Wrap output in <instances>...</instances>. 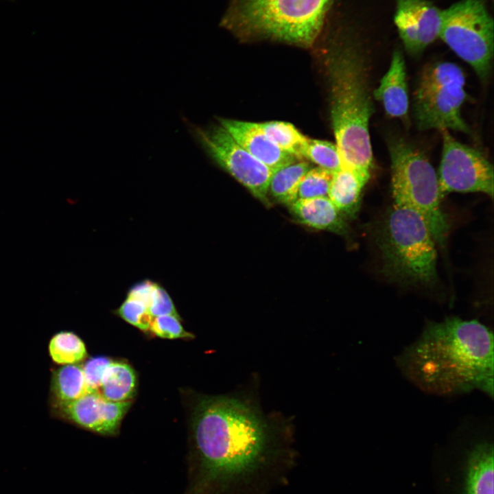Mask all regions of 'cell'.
Segmentation results:
<instances>
[{
	"instance_id": "cell-1",
	"label": "cell",
	"mask_w": 494,
	"mask_h": 494,
	"mask_svg": "<svg viewBox=\"0 0 494 494\" xmlns=\"http://www.w3.org/2000/svg\"><path fill=\"white\" fill-rule=\"evenodd\" d=\"M395 364L425 393L451 397L478 390L493 397V333L477 320L427 321Z\"/></svg>"
},
{
	"instance_id": "cell-2",
	"label": "cell",
	"mask_w": 494,
	"mask_h": 494,
	"mask_svg": "<svg viewBox=\"0 0 494 494\" xmlns=\"http://www.w3.org/2000/svg\"><path fill=\"white\" fill-rule=\"evenodd\" d=\"M268 434L264 419L246 401L228 396L202 397L192 415L184 494H212L252 471L266 452Z\"/></svg>"
},
{
	"instance_id": "cell-3",
	"label": "cell",
	"mask_w": 494,
	"mask_h": 494,
	"mask_svg": "<svg viewBox=\"0 0 494 494\" xmlns=\"http://www.w3.org/2000/svg\"><path fill=\"white\" fill-rule=\"evenodd\" d=\"M357 34L341 28L326 54L332 127L342 167L370 174L369 122L374 112L367 56Z\"/></svg>"
},
{
	"instance_id": "cell-4",
	"label": "cell",
	"mask_w": 494,
	"mask_h": 494,
	"mask_svg": "<svg viewBox=\"0 0 494 494\" xmlns=\"http://www.w3.org/2000/svg\"><path fill=\"white\" fill-rule=\"evenodd\" d=\"M333 0H234L224 26L242 38H269L311 46Z\"/></svg>"
},
{
	"instance_id": "cell-5",
	"label": "cell",
	"mask_w": 494,
	"mask_h": 494,
	"mask_svg": "<svg viewBox=\"0 0 494 494\" xmlns=\"http://www.w3.org/2000/svg\"><path fill=\"white\" fill-rule=\"evenodd\" d=\"M377 242L383 272L390 279L420 285L436 281V242L414 210L394 204L380 226Z\"/></svg>"
},
{
	"instance_id": "cell-6",
	"label": "cell",
	"mask_w": 494,
	"mask_h": 494,
	"mask_svg": "<svg viewBox=\"0 0 494 494\" xmlns=\"http://www.w3.org/2000/svg\"><path fill=\"white\" fill-rule=\"evenodd\" d=\"M388 150L394 204L419 213L436 244L443 247L449 224L440 207L437 173L422 152L401 139L392 140Z\"/></svg>"
},
{
	"instance_id": "cell-7",
	"label": "cell",
	"mask_w": 494,
	"mask_h": 494,
	"mask_svg": "<svg viewBox=\"0 0 494 494\" xmlns=\"http://www.w3.org/2000/svg\"><path fill=\"white\" fill-rule=\"evenodd\" d=\"M464 84V75L457 64L440 62L427 66L422 72L414 96L418 128L469 132L461 114L466 99Z\"/></svg>"
},
{
	"instance_id": "cell-8",
	"label": "cell",
	"mask_w": 494,
	"mask_h": 494,
	"mask_svg": "<svg viewBox=\"0 0 494 494\" xmlns=\"http://www.w3.org/2000/svg\"><path fill=\"white\" fill-rule=\"evenodd\" d=\"M439 37L482 80L493 55V21L481 0H461L442 11Z\"/></svg>"
},
{
	"instance_id": "cell-9",
	"label": "cell",
	"mask_w": 494,
	"mask_h": 494,
	"mask_svg": "<svg viewBox=\"0 0 494 494\" xmlns=\"http://www.w3.org/2000/svg\"><path fill=\"white\" fill-rule=\"evenodd\" d=\"M189 132L210 158L264 205L270 206L268 187L274 170L244 150L220 124H189Z\"/></svg>"
},
{
	"instance_id": "cell-10",
	"label": "cell",
	"mask_w": 494,
	"mask_h": 494,
	"mask_svg": "<svg viewBox=\"0 0 494 494\" xmlns=\"http://www.w3.org/2000/svg\"><path fill=\"white\" fill-rule=\"evenodd\" d=\"M443 150L437 173L442 198L450 192H481L493 196V167L478 150L442 131Z\"/></svg>"
},
{
	"instance_id": "cell-11",
	"label": "cell",
	"mask_w": 494,
	"mask_h": 494,
	"mask_svg": "<svg viewBox=\"0 0 494 494\" xmlns=\"http://www.w3.org/2000/svg\"><path fill=\"white\" fill-rule=\"evenodd\" d=\"M394 21L405 48L416 55L439 38L442 11L427 0H396Z\"/></svg>"
},
{
	"instance_id": "cell-12",
	"label": "cell",
	"mask_w": 494,
	"mask_h": 494,
	"mask_svg": "<svg viewBox=\"0 0 494 494\" xmlns=\"http://www.w3.org/2000/svg\"><path fill=\"white\" fill-rule=\"evenodd\" d=\"M130 405V401L113 402L103 398L99 392H89L73 401L53 407L59 416L82 428L113 436L117 434L121 421Z\"/></svg>"
},
{
	"instance_id": "cell-13",
	"label": "cell",
	"mask_w": 494,
	"mask_h": 494,
	"mask_svg": "<svg viewBox=\"0 0 494 494\" xmlns=\"http://www.w3.org/2000/svg\"><path fill=\"white\" fill-rule=\"evenodd\" d=\"M220 124L249 154L274 171L298 159L276 145L258 123L222 119Z\"/></svg>"
},
{
	"instance_id": "cell-14",
	"label": "cell",
	"mask_w": 494,
	"mask_h": 494,
	"mask_svg": "<svg viewBox=\"0 0 494 494\" xmlns=\"http://www.w3.org/2000/svg\"><path fill=\"white\" fill-rule=\"evenodd\" d=\"M373 95L389 116L402 118L407 115L409 98L405 65L399 50L394 51L388 69Z\"/></svg>"
},
{
	"instance_id": "cell-15",
	"label": "cell",
	"mask_w": 494,
	"mask_h": 494,
	"mask_svg": "<svg viewBox=\"0 0 494 494\" xmlns=\"http://www.w3.org/2000/svg\"><path fill=\"white\" fill-rule=\"evenodd\" d=\"M300 223L339 235L348 233V226L329 197L298 199L289 206Z\"/></svg>"
},
{
	"instance_id": "cell-16",
	"label": "cell",
	"mask_w": 494,
	"mask_h": 494,
	"mask_svg": "<svg viewBox=\"0 0 494 494\" xmlns=\"http://www.w3.org/2000/svg\"><path fill=\"white\" fill-rule=\"evenodd\" d=\"M370 174L342 167L333 174L328 197L344 217H355Z\"/></svg>"
},
{
	"instance_id": "cell-17",
	"label": "cell",
	"mask_w": 494,
	"mask_h": 494,
	"mask_svg": "<svg viewBox=\"0 0 494 494\" xmlns=\"http://www.w3.org/2000/svg\"><path fill=\"white\" fill-rule=\"evenodd\" d=\"M493 445L488 440L475 443L467 462L466 494H493Z\"/></svg>"
},
{
	"instance_id": "cell-18",
	"label": "cell",
	"mask_w": 494,
	"mask_h": 494,
	"mask_svg": "<svg viewBox=\"0 0 494 494\" xmlns=\"http://www.w3.org/2000/svg\"><path fill=\"white\" fill-rule=\"evenodd\" d=\"M136 384L135 373L128 364L111 361L104 370L98 392L110 401H128L134 395Z\"/></svg>"
},
{
	"instance_id": "cell-19",
	"label": "cell",
	"mask_w": 494,
	"mask_h": 494,
	"mask_svg": "<svg viewBox=\"0 0 494 494\" xmlns=\"http://www.w3.org/2000/svg\"><path fill=\"white\" fill-rule=\"evenodd\" d=\"M309 169L307 161L297 159L275 170L270 180L268 194L290 206L296 200L300 184Z\"/></svg>"
},
{
	"instance_id": "cell-20",
	"label": "cell",
	"mask_w": 494,
	"mask_h": 494,
	"mask_svg": "<svg viewBox=\"0 0 494 494\" xmlns=\"http://www.w3.org/2000/svg\"><path fill=\"white\" fill-rule=\"evenodd\" d=\"M53 405L73 401L89 392L82 366H60L54 370L51 380Z\"/></svg>"
},
{
	"instance_id": "cell-21",
	"label": "cell",
	"mask_w": 494,
	"mask_h": 494,
	"mask_svg": "<svg viewBox=\"0 0 494 494\" xmlns=\"http://www.w3.org/2000/svg\"><path fill=\"white\" fill-rule=\"evenodd\" d=\"M266 135L281 150L298 159H303V152L308 138L294 125L281 121L258 123Z\"/></svg>"
},
{
	"instance_id": "cell-22",
	"label": "cell",
	"mask_w": 494,
	"mask_h": 494,
	"mask_svg": "<svg viewBox=\"0 0 494 494\" xmlns=\"http://www.w3.org/2000/svg\"><path fill=\"white\" fill-rule=\"evenodd\" d=\"M48 351L52 361L60 366L79 364L87 356L83 340L77 334L67 331H59L51 338Z\"/></svg>"
},
{
	"instance_id": "cell-23",
	"label": "cell",
	"mask_w": 494,
	"mask_h": 494,
	"mask_svg": "<svg viewBox=\"0 0 494 494\" xmlns=\"http://www.w3.org/2000/svg\"><path fill=\"white\" fill-rule=\"evenodd\" d=\"M303 158L332 174L342 167V159L336 144L318 139H307L305 145Z\"/></svg>"
},
{
	"instance_id": "cell-24",
	"label": "cell",
	"mask_w": 494,
	"mask_h": 494,
	"mask_svg": "<svg viewBox=\"0 0 494 494\" xmlns=\"http://www.w3.org/2000/svg\"><path fill=\"white\" fill-rule=\"evenodd\" d=\"M332 176L321 167L310 168L300 184L296 200L328 197Z\"/></svg>"
},
{
	"instance_id": "cell-25",
	"label": "cell",
	"mask_w": 494,
	"mask_h": 494,
	"mask_svg": "<svg viewBox=\"0 0 494 494\" xmlns=\"http://www.w3.org/2000/svg\"><path fill=\"white\" fill-rule=\"evenodd\" d=\"M117 314L129 324L142 331L150 330L152 317L147 307L141 302L126 297L117 310Z\"/></svg>"
},
{
	"instance_id": "cell-26",
	"label": "cell",
	"mask_w": 494,
	"mask_h": 494,
	"mask_svg": "<svg viewBox=\"0 0 494 494\" xmlns=\"http://www.w3.org/2000/svg\"><path fill=\"white\" fill-rule=\"evenodd\" d=\"M150 331L162 338L176 339L192 338V334L183 328L180 316L162 315L153 317Z\"/></svg>"
},
{
	"instance_id": "cell-27",
	"label": "cell",
	"mask_w": 494,
	"mask_h": 494,
	"mask_svg": "<svg viewBox=\"0 0 494 494\" xmlns=\"http://www.w3.org/2000/svg\"><path fill=\"white\" fill-rule=\"evenodd\" d=\"M110 362V358L98 356L89 359L81 365L89 392H98L104 370Z\"/></svg>"
},
{
	"instance_id": "cell-28",
	"label": "cell",
	"mask_w": 494,
	"mask_h": 494,
	"mask_svg": "<svg viewBox=\"0 0 494 494\" xmlns=\"http://www.w3.org/2000/svg\"><path fill=\"white\" fill-rule=\"evenodd\" d=\"M148 309L152 318L162 315L179 316L170 296L158 283H156L152 291Z\"/></svg>"
}]
</instances>
